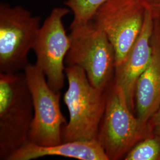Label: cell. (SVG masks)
Here are the masks:
<instances>
[{"mask_svg": "<svg viewBox=\"0 0 160 160\" xmlns=\"http://www.w3.org/2000/svg\"><path fill=\"white\" fill-rule=\"evenodd\" d=\"M106 92V107L97 134L109 160L124 159L138 142L152 133L148 122L132 111L125 94L113 81Z\"/></svg>", "mask_w": 160, "mask_h": 160, "instance_id": "obj_3", "label": "cell"}, {"mask_svg": "<svg viewBox=\"0 0 160 160\" xmlns=\"http://www.w3.org/2000/svg\"><path fill=\"white\" fill-rule=\"evenodd\" d=\"M45 156H61L81 160H109L97 140L75 141L50 146L32 142L11 155L7 160H31Z\"/></svg>", "mask_w": 160, "mask_h": 160, "instance_id": "obj_11", "label": "cell"}, {"mask_svg": "<svg viewBox=\"0 0 160 160\" xmlns=\"http://www.w3.org/2000/svg\"><path fill=\"white\" fill-rule=\"evenodd\" d=\"M70 47L65 59L67 66L84 69L92 86L105 92L114 78V48L102 29L91 20L70 27Z\"/></svg>", "mask_w": 160, "mask_h": 160, "instance_id": "obj_4", "label": "cell"}, {"mask_svg": "<svg viewBox=\"0 0 160 160\" xmlns=\"http://www.w3.org/2000/svg\"><path fill=\"white\" fill-rule=\"evenodd\" d=\"M152 19L153 23L160 29V0H139Z\"/></svg>", "mask_w": 160, "mask_h": 160, "instance_id": "obj_14", "label": "cell"}, {"mask_svg": "<svg viewBox=\"0 0 160 160\" xmlns=\"http://www.w3.org/2000/svg\"><path fill=\"white\" fill-rule=\"evenodd\" d=\"M33 104L24 73L0 72V160L29 142Z\"/></svg>", "mask_w": 160, "mask_h": 160, "instance_id": "obj_1", "label": "cell"}, {"mask_svg": "<svg viewBox=\"0 0 160 160\" xmlns=\"http://www.w3.org/2000/svg\"><path fill=\"white\" fill-rule=\"evenodd\" d=\"M123 160H160V135L151 133L130 150Z\"/></svg>", "mask_w": 160, "mask_h": 160, "instance_id": "obj_12", "label": "cell"}, {"mask_svg": "<svg viewBox=\"0 0 160 160\" xmlns=\"http://www.w3.org/2000/svg\"><path fill=\"white\" fill-rule=\"evenodd\" d=\"M153 24L152 57L135 89V113L143 122H148L160 106V29Z\"/></svg>", "mask_w": 160, "mask_h": 160, "instance_id": "obj_10", "label": "cell"}, {"mask_svg": "<svg viewBox=\"0 0 160 160\" xmlns=\"http://www.w3.org/2000/svg\"><path fill=\"white\" fill-rule=\"evenodd\" d=\"M24 73L33 100L34 116L29 142L50 146L62 142V131L67 124L60 107V92L53 91L46 77L36 64H30Z\"/></svg>", "mask_w": 160, "mask_h": 160, "instance_id": "obj_6", "label": "cell"}, {"mask_svg": "<svg viewBox=\"0 0 160 160\" xmlns=\"http://www.w3.org/2000/svg\"><path fill=\"white\" fill-rule=\"evenodd\" d=\"M40 20L22 6L1 4L0 72H20L29 65L28 54L33 49Z\"/></svg>", "mask_w": 160, "mask_h": 160, "instance_id": "obj_5", "label": "cell"}, {"mask_svg": "<svg viewBox=\"0 0 160 160\" xmlns=\"http://www.w3.org/2000/svg\"><path fill=\"white\" fill-rule=\"evenodd\" d=\"M151 131L155 134L160 135V106L148 120Z\"/></svg>", "mask_w": 160, "mask_h": 160, "instance_id": "obj_15", "label": "cell"}, {"mask_svg": "<svg viewBox=\"0 0 160 160\" xmlns=\"http://www.w3.org/2000/svg\"><path fill=\"white\" fill-rule=\"evenodd\" d=\"M153 21L147 12L141 31L124 61L116 67L113 81L125 94L128 104L135 113V89L138 80L148 66L152 57L151 38Z\"/></svg>", "mask_w": 160, "mask_h": 160, "instance_id": "obj_9", "label": "cell"}, {"mask_svg": "<svg viewBox=\"0 0 160 160\" xmlns=\"http://www.w3.org/2000/svg\"><path fill=\"white\" fill-rule=\"evenodd\" d=\"M68 88L63 96L69 114L62 131V142L97 140L98 128L106 107V92L94 87L84 69L67 66Z\"/></svg>", "mask_w": 160, "mask_h": 160, "instance_id": "obj_2", "label": "cell"}, {"mask_svg": "<svg viewBox=\"0 0 160 160\" xmlns=\"http://www.w3.org/2000/svg\"><path fill=\"white\" fill-rule=\"evenodd\" d=\"M70 12L58 7L40 26L33 46L36 65L43 72L52 89L60 92L65 79V59L70 47V38L64 28L62 18Z\"/></svg>", "mask_w": 160, "mask_h": 160, "instance_id": "obj_8", "label": "cell"}, {"mask_svg": "<svg viewBox=\"0 0 160 160\" xmlns=\"http://www.w3.org/2000/svg\"><path fill=\"white\" fill-rule=\"evenodd\" d=\"M106 0H67L65 4L74 13L70 27L92 20L98 7Z\"/></svg>", "mask_w": 160, "mask_h": 160, "instance_id": "obj_13", "label": "cell"}, {"mask_svg": "<svg viewBox=\"0 0 160 160\" xmlns=\"http://www.w3.org/2000/svg\"><path fill=\"white\" fill-rule=\"evenodd\" d=\"M146 13L139 0H106L95 12L92 20L113 47L116 67L124 61L137 39Z\"/></svg>", "mask_w": 160, "mask_h": 160, "instance_id": "obj_7", "label": "cell"}]
</instances>
